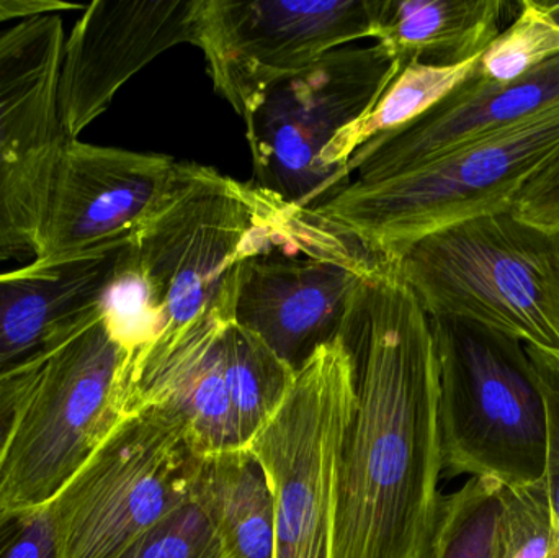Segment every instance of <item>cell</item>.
Listing matches in <instances>:
<instances>
[{"label":"cell","instance_id":"6da1fadb","mask_svg":"<svg viewBox=\"0 0 559 558\" xmlns=\"http://www.w3.org/2000/svg\"><path fill=\"white\" fill-rule=\"evenodd\" d=\"M354 367L332 558H430L443 471L429 314L393 264L373 261L338 333Z\"/></svg>","mask_w":559,"mask_h":558},{"label":"cell","instance_id":"7a4b0ae2","mask_svg":"<svg viewBox=\"0 0 559 558\" xmlns=\"http://www.w3.org/2000/svg\"><path fill=\"white\" fill-rule=\"evenodd\" d=\"M344 248L306 210L254 182L177 161L169 195L128 258L159 310L163 328L153 344H163L213 308L235 301L238 272L249 259L272 252L329 256Z\"/></svg>","mask_w":559,"mask_h":558},{"label":"cell","instance_id":"3957f363","mask_svg":"<svg viewBox=\"0 0 559 558\" xmlns=\"http://www.w3.org/2000/svg\"><path fill=\"white\" fill-rule=\"evenodd\" d=\"M558 153L559 102L400 176L348 182L308 212L368 258L393 262L430 233L512 210L525 183Z\"/></svg>","mask_w":559,"mask_h":558},{"label":"cell","instance_id":"277c9868","mask_svg":"<svg viewBox=\"0 0 559 558\" xmlns=\"http://www.w3.org/2000/svg\"><path fill=\"white\" fill-rule=\"evenodd\" d=\"M388 264L430 317L559 351V233L504 210L430 233Z\"/></svg>","mask_w":559,"mask_h":558},{"label":"cell","instance_id":"5b68a950","mask_svg":"<svg viewBox=\"0 0 559 558\" xmlns=\"http://www.w3.org/2000/svg\"><path fill=\"white\" fill-rule=\"evenodd\" d=\"M443 471L504 487L545 477L547 416L525 344L452 317H430Z\"/></svg>","mask_w":559,"mask_h":558},{"label":"cell","instance_id":"8992f818","mask_svg":"<svg viewBox=\"0 0 559 558\" xmlns=\"http://www.w3.org/2000/svg\"><path fill=\"white\" fill-rule=\"evenodd\" d=\"M131 351L107 311L52 354L0 459V514L51 503L124 418Z\"/></svg>","mask_w":559,"mask_h":558},{"label":"cell","instance_id":"52a82bcc","mask_svg":"<svg viewBox=\"0 0 559 558\" xmlns=\"http://www.w3.org/2000/svg\"><path fill=\"white\" fill-rule=\"evenodd\" d=\"M205 455L182 416L146 406L124 416L51 501L59 558H117L192 497Z\"/></svg>","mask_w":559,"mask_h":558},{"label":"cell","instance_id":"ba28073f","mask_svg":"<svg viewBox=\"0 0 559 558\" xmlns=\"http://www.w3.org/2000/svg\"><path fill=\"white\" fill-rule=\"evenodd\" d=\"M354 406V367L337 337L296 372L248 446L274 495L275 558H332L338 458Z\"/></svg>","mask_w":559,"mask_h":558},{"label":"cell","instance_id":"9c48e42d","mask_svg":"<svg viewBox=\"0 0 559 558\" xmlns=\"http://www.w3.org/2000/svg\"><path fill=\"white\" fill-rule=\"evenodd\" d=\"M397 74L400 66L380 45L344 46L272 85L245 120L252 182L299 210L337 193L322 164L329 146Z\"/></svg>","mask_w":559,"mask_h":558},{"label":"cell","instance_id":"30bf717a","mask_svg":"<svg viewBox=\"0 0 559 558\" xmlns=\"http://www.w3.org/2000/svg\"><path fill=\"white\" fill-rule=\"evenodd\" d=\"M64 26L39 15L0 29V264L35 261L62 151Z\"/></svg>","mask_w":559,"mask_h":558},{"label":"cell","instance_id":"8fae6325","mask_svg":"<svg viewBox=\"0 0 559 558\" xmlns=\"http://www.w3.org/2000/svg\"><path fill=\"white\" fill-rule=\"evenodd\" d=\"M380 0H200L199 46L215 91L246 120L259 98L347 43L373 38Z\"/></svg>","mask_w":559,"mask_h":558},{"label":"cell","instance_id":"7c38bea8","mask_svg":"<svg viewBox=\"0 0 559 558\" xmlns=\"http://www.w3.org/2000/svg\"><path fill=\"white\" fill-rule=\"evenodd\" d=\"M177 161L69 140L36 259L127 248L169 195Z\"/></svg>","mask_w":559,"mask_h":558},{"label":"cell","instance_id":"4fadbf2b","mask_svg":"<svg viewBox=\"0 0 559 558\" xmlns=\"http://www.w3.org/2000/svg\"><path fill=\"white\" fill-rule=\"evenodd\" d=\"M200 0H95L69 33L59 72V115L69 140L97 120L117 92L174 46L199 43Z\"/></svg>","mask_w":559,"mask_h":558},{"label":"cell","instance_id":"5bb4252c","mask_svg":"<svg viewBox=\"0 0 559 558\" xmlns=\"http://www.w3.org/2000/svg\"><path fill=\"white\" fill-rule=\"evenodd\" d=\"M272 252L241 265L233 314L298 372L337 340L348 305L373 259L360 249L332 256L282 258Z\"/></svg>","mask_w":559,"mask_h":558},{"label":"cell","instance_id":"9a60e30c","mask_svg":"<svg viewBox=\"0 0 559 558\" xmlns=\"http://www.w3.org/2000/svg\"><path fill=\"white\" fill-rule=\"evenodd\" d=\"M128 248L0 272V382L46 364L102 313Z\"/></svg>","mask_w":559,"mask_h":558},{"label":"cell","instance_id":"2e32d148","mask_svg":"<svg viewBox=\"0 0 559 558\" xmlns=\"http://www.w3.org/2000/svg\"><path fill=\"white\" fill-rule=\"evenodd\" d=\"M473 71L426 114L358 147L348 161V176L357 173L358 182L400 176L559 102V56L511 84H492Z\"/></svg>","mask_w":559,"mask_h":558},{"label":"cell","instance_id":"e0dca14e","mask_svg":"<svg viewBox=\"0 0 559 558\" xmlns=\"http://www.w3.org/2000/svg\"><path fill=\"white\" fill-rule=\"evenodd\" d=\"M233 304L219 305L169 343L131 357L124 415L163 406L186 419L203 455L241 449L225 380L223 340L235 320Z\"/></svg>","mask_w":559,"mask_h":558},{"label":"cell","instance_id":"ac0fdd59","mask_svg":"<svg viewBox=\"0 0 559 558\" xmlns=\"http://www.w3.org/2000/svg\"><path fill=\"white\" fill-rule=\"evenodd\" d=\"M511 0H380L373 39L401 69L465 64L521 13Z\"/></svg>","mask_w":559,"mask_h":558},{"label":"cell","instance_id":"d6986e66","mask_svg":"<svg viewBox=\"0 0 559 558\" xmlns=\"http://www.w3.org/2000/svg\"><path fill=\"white\" fill-rule=\"evenodd\" d=\"M192 495L209 511L226 557L275 558L274 495L248 448L205 455Z\"/></svg>","mask_w":559,"mask_h":558},{"label":"cell","instance_id":"ffe728a7","mask_svg":"<svg viewBox=\"0 0 559 558\" xmlns=\"http://www.w3.org/2000/svg\"><path fill=\"white\" fill-rule=\"evenodd\" d=\"M476 59L450 68L413 62L401 69L377 104L329 146L322 164L338 187L348 186L347 164L358 147L394 133L426 114L472 74Z\"/></svg>","mask_w":559,"mask_h":558},{"label":"cell","instance_id":"44dd1931","mask_svg":"<svg viewBox=\"0 0 559 558\" xmlns=\"http://www.w3.org/2000/svg\"><path fill=\"white\" fill-rule=\"evenodd\" d=\"M225 380L241 448H248L285 402L296 372L252 331L228 324Z\"/></svg>","mask_w":559,"mask_h":558},{"label":"cell","instance_id":"7402d4cb","mask_svg":"<svg viewBox=\"0 0 559 558\" xmlns=\"http://www.w3.org/2000/svg\"><path fill=\"white\" fill-rule=\"evenodd\" d=\"M504 485L472 477L440 500L430 558H496Z\"/></svg>","mask_w":559,"mask_h":558},{"label":"cell","instance_id":"603a6c76","mask_svg":"<svg viewBox=\"0 0 559 558\" xmlns=\"http://www.w3.org/2000/svg\"><path fill=\"white\" fill-rule=\"evenodd\" d=\"M559 56V26L544 2L522 0L514 22L476 59L475 74L492 84H511Z\"/></svg>","mask_w":559,"mask_h":558},{"label":"cell","instance_id":"cb8c5ba5","mask_svg":"<svg viewBox=\"0 0 559 558\" xmlns=\"http://www.w3.org/2000/svg\"><path fill=\"white\" fill-rule=\"evenodd\" d=\"M117 558H228L209 511L195 497L144 531Z\"/></svg>","mask_w":559,"mask_h":558},{"label":"cell","instance_id":"d4e9b609","mask_svg":"<svg viewBox=\"0 0 559 558\" xmlns=\"http://www.w3.org/2000/svg\"><path fill=\"white\" fill-rule=\"evenodd\" d=\"M496 558H550L555 531L545 480L502 490Z\"/></svg>","mask_w":559,"mask_h":558},{"label":"cell","instance_id":"484cf974","mask_svg":"<svg viewBox=\"0 0 559 558\" xmlns=\"http://www.w3.org/2000/svg\"><path fill=\"white\" fill-rule=\"evenodd\" d=\"M525 349L537 373L547 416V461L544 480L554 514L555 543L551 556L559 558V351L538 349L527 344Z\"/></svg>","mask_w":559,"mask_h":558},{"label":"cell","instance_id":"4316f807","mask_svg":"<svg viewBox=\"0 0 559 558\" xmlns=\"http://www.w3.org/2000/svg\"><path fill=\"white\" fill-rule=\"evenodd\" d=\"M0 558H59L51 504L0 514Z\"/></svg>","mask_w":559,"mask_h":558},{"label":"cell","instance_id":"83f0119b","mask_svg":"<svg viewBox=\"0 0 559 558\" xmlns=\"http://www.w3.org/2000/svg\"><path fill=\"white\" fill-rule=\"evenodd\" d=\"M512 212L531 225L559 233V153L525 183Z\"/></svg>","mask_w":559,"mask_h":558},{"label":"cell","instance_id":"f1b7e54d","mask_svg":"<svg viewBox=\"0 0 559 558\" xmlns=\"http://www.w3.org/2000/svg\"><path fill=\"white\" fill-rule=\"evenodd\" d=\"M43 366L16 373V376L9 377V379L0 382V459H2L3 451H5L10 432L15 426L23 402L28 396L29 390L35 385Z\"/></svg>","mask_w":559,"mask_h":558},{"label":"cell","instance_id":"f546056e","mask_svg":"<svg viewBox=\"0 0 559 558\" xmlns=\"http://www.w3.org/2000/svg\"><path fill=\"white\" fill-rule=\"evenodd\" d=\"M79 3L58 2V0H0V25L13 20H28L39 15H59L68 10H82Z\"/></svg>","mask_w":559,"mask_h":558},{"label":"cell","instance_id":"4dcf8cb0","mask_svg":"<svg viewBox=\"0 0 559 558\" xmlns=\"http://www.w3.org/2000/svg\"><path fill=\"white\" fill-rule=\"evenodd\" d=\"M544 5L547 9L548 15L559 26V2H544Z\"/></svg>","mask_w":559,"mask_h":558},{"label":"cell","instance_id":"1f68e13d","mask_svg":"<svg viewBox=\"0 0 559 558\" xmlns=\"http://www.w3.org/2000/svg\"><path fill=\"white\" fill-rule=\"evenodd\" d=\"M550 558H558V557H555V556H550Z\"/></svg>","mask_w":559,"mask_h":558}]
</instances>
